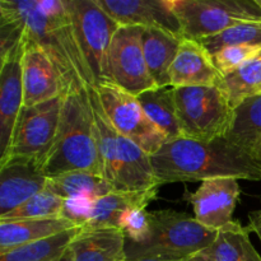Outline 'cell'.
<instances>
[{
	"label": "cell",
	"instance_id": "1",
	"mask_svg": "<svg viewBox=\"0 0 261 261\" xmlns=\"http://www.w3.org/2000/svg\"><path fill=\"white\" fill-rule=\"evenodd\" d=\"M0 22L15 25L24 40L47 54L60 75L63 96L93 86L65 0H0Z\"/></svg>",
	"mask_w": 261,
	"mask_h": 261
},
{
	"label": "cell",
	"instance_id": "2",
	"mask_svg": "<svg viewBox=\"0 0 261 261\" xmlns=\"http://www.w3.org/2000/svg\"><path fill=\"white\" fill-rule=\"evenodd\" d=\"M157 185L233 177L261 180V165L226 137L201 142L188 138L167 142L150 155Z\"/></svg>",
	"mask_w": 261,
	"mask_h": 261
},
{
	"label": "cell",
	"instance_id": "3",
	"mask_svg": "<svg viewBox=\"0 0 261 261\" xmlns=\"http://www.w3.org/2000/svg\"><path fill=\"white\" fill-rule=\"evenodd\" d=\"M74 171L102 176L88 87L63 96L58 134L45 165L47 177Z\"/></svg>",
	"mask_w": 261,
	"mask_h": 261
},
{
	"label": "cell",
	"instance_id": "4",
	"mask_svg": "<svg viewBox=\"0 0 261 261\" xmlns=\"http://www.w3.org/2000/svg\"><path fill=\"white\" fill-rule=\"evenodd\" d=\"M94 116L102 177L115 191H143L158 188L150 155L142 147L119 134L105 115L97 92L88 87Z\"/></svg>",
	"mask_w": 261,
	"mask_h": 261
},
{
	"label": "cell",
	"instance_id": "5",
	"mask_svg": "<svg viewBox=\"0 0 261 261\" xmlns=\"http://www.w3.org/2000/svg\"><path fill=\"white\" fill-rule=\"evenodd\" d=\"M149 224L150 232L145 241H126L127 259L188 261L206 249L218 234V231L206 228L194 217L170 209L149 212Z\"/></svg>",
	"mask_w": 261,
	"mask_h": 261
},
{
	"label": "cell",
	"instance_id": "6",
	"mask_svg": "<svg viewBox=\"0 0 261 261\" xmlns=\"http://www.w3.org/2000/svg\"><path fill=\"white\" fill-rule=\"evenodd\" d=\"M182 138L209 140L226 137L233 121L234 106L222 86L173 88Z\"/></svg>",
	"mask_w": 261,
	"mask_h": 261
},
{
	"label": "cell",
	"instance_id": "7",
	"mask_svg": "<svg viewBox=\"0 0 261 261\" xmlns=\"http://www.w3.org/2000/svg\"><path fill=\"white\" fill-rule=\"evenodd\" d=\"M171 5L189 40L211 37L240 23L261 22L259 0H171Z\"/></svg>",
	"mask_w": 261,
	"mask_h": 261
},
{
	"label": "cell",
	"instance_id": "8",
	"mask_svg": "<svg viewBox=\"0 0 261 261\" xmlns=\"http://www.w3.org/2000/svg\"><path fill=\"white\" fill-rule=\"evenodd\" d=\"M65 4L93 86L110 82L109 53L120 24L99 7L97 0H65Z\"/></svg>",
	"mask_w": 261,
	"mask_h": 261
},
{
	"label": "cell",
	"instance_id": "9",
	"mask_svg": "<svg viewBox=\"0 0 261 261\" xmlns=\"http://www.w3.org/2000/svg\"><path fill=\"white\" fill-rule=\"evenodd\" d=\"M61 107L63 97L35 106H23L7 157L0 165L17 158L38 163L45 170L46 161L58 134Z\"/></svg>",
	"mask_w": 261,
	"mask_h": 261
},
{
	"label": "cell",
	"instance_id": "10",
	"mask_svg": "<svg viewBox=\"0 0 261 261\" xmlns=\"http://www.w3.org/2000/svg\"><path fill=\"white\" fill-rule=\"evenodd\" d=\"M105 115L119 134L129 138L149 155L167 143V138L148 119L137 96L112 82L93 86Z\"/></svg>",
	"mask_w": 261,
	"mask_h": 261
},
{
	"label": "cell",
	"instance_id": "11",
	"mask_svg": "<svg viewBox=\"0 0 261 261\" xmlns=\"http://www.w3.org/2000/svg\"><path fill=\"white\" fill-rule=\"evenodd\" d=\"M142 35L143 27L120 25L109 53L110 82L134 96L157 87L145 63Z\"/></svg>",
	"mask_w": 261,
	"mask_h": 261
},
{
	"label": "cell",
	"instance_id": "12",
	"mask_svg": "<svg viewBox=\"0 0 261 261\" xmlns=\"http://www.w3.org/2000/svg\"><path fill=\"white\" fill-rule=\"evenodd\" d=\"M240 194L241 189L237 178L218 177L203 181L189 198L194 209V218L214 231L232 228L240 223L233 219Z\"/></svg>",
	"mask_w": 261,
	"mask_h": 261
},
{
	"label": "cell",
	"instance_id": "13",
	"mask_svg": "<svg viewBox=\"0 0 261 261\" xmlns=\"http://www.w3.org/2000/svg\"><path fill=\"white\" fill-rule=\"evenodd\" d=\"M97 3L120 25L161 28L184 37L171 0H97Z\"/></svg>",
	"mask_w": 261,
	"mask_h": 261
},
{
	"label": "cell",
	"instance_id": "14",
	"mask_svg": "<svg viewBox=\"0 0 261 261\" xmlns=\"http://www.w3.org/2000/svg\"><path fill=\"white\" fill-rule=\"evenodd\" d=\"M47 180L42 166L32 161L13 158L0 165V217L45 190Z\"/></svg>",
	"mask_w": 261,
	"mask_h": 261
},
{
	"label": "cell",
	"instance_id": "15",
	"mask_svg": "<svg viewBox=\"0 0 261 261\" xmlns=\"http://www.w3.org/2000/svg\"><path fill=\"white\" fill-rule=\"evenodd\" d=\"M22 74L24 106H35L63 97L58 69L40 46L28 40H24Z\"/></svg>",
	"mask_w": 261,
	"mask_h": 261
},
{
	"label": "cell",
	"instance_id": "16",
	"mask_svg": "<svg viewBox=\"0 0 261 261\" xmlns=\"http://www.w3.org/2000/svg\"><path fill=\"white\" fill-rule=\"evenodd\" d=\"M24 47L2 61L0 69V162L7 157L20 110L24 106L22 56Z\"/></svg>",
	"mask_w": 261,
	"mask_h": 261
},
{
	"label": "cell",
	"instance_id": "17",
	"mask_svg": "<svg viewBox=\"0 0 261 261\" xmlns=\"http://www.w3.org/2000/svg\"><path fill=\"white\" fill-rule=\"evenodd\" d=\"M171 87L223 86V75L199 41L184 37L170 70Z\"/></svg>",
	"mask_w": 261,
	"mask_h": 261
},
{
	"label": "cell",
	"instance_id": "18",
	"mask_svg": "<svg viewBox=\"0 0 261 261\" xmlns=\"http://www.w3.org/2000/svg\"><path fill=\"white\" fill-rule=\"evenodd\" d=\"M126 237L120 228L83 229L69 251L73 261H124Z\"/></svg>",
	"mask_w": 261,
	"mask_h": 261
},
{
	"label": "cell",
	"instance_id": "19",
	"mask_svg": "<svg viewBox=\"0 0 261 261\" xmlns=\"http://www.w3.org/2000/svg\"><path fill=\"white\" fill-rule=\"evenodd\" d=\"M182 38L161 28H143V53L150 76L157 87H171L170 70Z\"/></svg>",
	"mask_w": 261,
	"mask_h": 261
},
{
	"label": "cell",
	"instance_id": "20",
	"mask_svg": "<svg viewBox=\"0 0 261 261\" xmlns=\"http://www.w3.org/2000/svg\"><path fill=\"white\" fill-rule=\"evenodd\" d=\"M158 188L143 191H111L93 203L91 218L83 229L119 228L120 217L132 208L145 209L157 198Z\"/></svg>",
	"mask_w": 261,
	"mask_h": 261
},
{
	"label": "cell",
	"instance_id": "21",
	"mask_svg": "<svg viewBox=\"0 0 261 261\" xmlns=\"http://www.w3.org/2000/svg\"><path fill=\"white\" fill-rule=\"evenodd\" d=\"M76 227L63 217L22 221H0V254L14 247L47 239Z\"/></svg>",
	"mask_w": 261,
	"mask_h": 261
},
{
	"label": "cell",
	"instance_id": "22",
	"mask_svg": "<svg viewBox=\"0 0 261 261\" xmlns=\"http://www.w3.org/2000/svg\"><path fill=\"white\" fill-rule=\"evenodd\" d=\"M249 227L241 223L218 231L216 240L188 261H261L250 240Z\"/></svg>",
	"mask_w": 261,
	"mask_h": 261
},
{
	"label": "cell",
	"instance_id": "23",
	"mask_svg": "<svg viewBox=\"0 0 261 261\" xmlns=\"http://www.w3.org/2000/svg\"><path fill=\"white\" fill-rule=\"evenodd\" d=\"M137 98L148 119L165 134L167 142L182 138L172 87H155Z\"/></svg>",
	"mask_w": 261,
	"mask_h": 261
},
{
	"label": "cell",
	"instance_id": "24",
	"mask_svg": "<svg viewBox=\"0 0 261 261\" xmlns=\"http://www.w3.org/2000/svg\"><path fill=\"white\" fill-rule=\"evenodd\" d=\"M46 188L61 199H91L97 200L115 191L101 175L86 171H74L48 177Z\"/></svg>",
	"mask_w": 261,
	"mask_h": 261
},
{
	"label": "cell",
	"instance_id": "25",
	"mask_svg": "<svg viewBox=\"0 0 261 261\" xmlns=\"http://www.w3.org/2000/svg\"><path fill=\"white\" fill-rule=\"evenodd\" d=\"M82 227L14 247L0 254V261H56L69 250L73 240L81 233Z\"/></svg>",
	"mask_w": 261,
	"mask_h": 261
},
{
	"label": "cell",
	"instance_id": "26",
	"mask_svg": "<svg viewBox=\"0 0 261 261\" xmlns=\"http://www.w3.org/2000/svg\"><path fill=\"white\" fill-rule=\"evenodd\" d=\"M226 138L246 152H251L261 138V94L246 98L234 107L233 121Z\"/></svg>",
	"mask_w": 261,
	"mask_h": 261
},
{
	"label": "cell",
	"instance_id": "27",
	"mask_svg": "<svg viewBox=\"0 0 261 261\" xmlns=\"http://www.w3.org/2000/svg\"><path fill=\"white\" fill-rule=\"evenodd\" d=\"M223 86L234 107L246 98L261 94V56L224 76Z\"/></svg>",
	"mask_w": 261,
	"mask_h": 261
},
{
	"label": "cell",
	"instance_id": "28",
	"mask_svg": "<svg viewBox=\"0 0 261 261\" xmlns=\"http://www.w3.org/2000/svg\"><path fill=\"white\" fill-rule=\"evenodd\" d=\"M64 199L47 188L25 201L14 211L0 217V221H22V219H43L60 217Z\"/></svg>",
	"mask_w": 261,
	"mask_h": 261
},
{
	"label": "cell",
	"instance_id": "29",
	"mask_svg": "<svg viewBox=\"0 0 261 261\" xmlns=\"http://www.w3.org/2000/svg\"><path fill=\"white\" fill-rule=\"evenodd\" d=\"M211 55L231 46L261 43V22H245L222 31L218 35L199 40Z\"/></svg>",
	"mask_w": 261,
	"mask_h": 261
},
{
	"label": "cell",
	"instance_id": "30",
	"mask_svg": "<svg viewBox=\"0 0 261 261\" xmlns=\"http://www.w3.org/2000/svg\"><path fill=\"white\" fill-rule=\"evenodd\" d=\"M261 56V43H247V45L231 46L213 54L212 59L223 78L233 73L249 61Z\"/></svg>",
	"mask_w": 261,
	"mask_h": 261
},
{
	"label": "cell",
	"instance_id": "31",
	"mask_svg": "<svg viewBox=\"0 0 261 261\" xmlns=\"http://www.w3.org/2000/svg\"><path fill=\"white\" fill-rule=\"evenodd\" d=\"M119 228L124 232L126 241L140 244L149 236V212L142 208L127 209L119 221Z\"/></svg>",
	"mask_w": 261,
	"mask_h": 261
},
{
	"label": "cell",
	"instance_id": "32",
	"mask_svg": "<svg viewBox=\"0 0 261 261\" xmlns=\"http://www.w3.org/2000/svg\"><path fill=\"white\" fill-rule=\"evenodd\" d=\"M94 200L91 199H66L64 200L60 217L68 219L76 227H84L91 218Z\"/></svg>",
	"mask_w": 261,
	"mask_h": 261
},
{
	"label": "cell",
	"instance_id": "33",
	"mask_svg": "<svg viewBox=\"0 0 261 261\" xmlns=\"http://www.w3.org/2000/svg\"><path fill=\"white\" fill-rule=\"evenodd\" d=\"M249 229L251 232H255L261 241V209L259 211L251 212L249 214Z\"/></svg>",
	"mask_w": 261,
	"mask_h": 261
},
{
	"label": "cell",
	"instance_id": "34",
	"mask_svg": "<svg viewBox=\"0 0 261 261\" xmlns=\"http://www.w3.org/2000/svg\"><path fill=\"white\" fill-rule=\"evenodd\" d=\"M250 154L252 155V157L255 158V160L257 161V162L261 165V138L259 140L256 142V144L254 145V148L251 149V152H250Z\"/></svg>",
	"mask_w": 261,
	"mask_h": 261
},
{
	"label": "cell",
	"instance_id": "35",
	"mask_svg": "<svg viewBox=\"0 0 261 261\" xmlns=\"http://www.w3.org/2000/svg\"><path fill=\"white\" fill-rule=\"evenodd\" d=\"M56 261H73V256H71V252L68 250V251H66L65 254H64L63 256L60 257V259H58Z\"/></svg>",
	"mask_w": 261,
	"mask_h": 261
},
{
	"label": "cell",
	"instance_id": "36",
	"mask_svg": "<svg viewBox=\"0 0 261 261\" xmlns=\"http://www.w3.org/2000/svg\"><path fill=\"white\" fill-rule=\"evenodd\" d=\"M124 261H162V260H155V259H125Z\"/></svg>",
	"mask_w": 261,
	"mask_h": 261
},
{
	"label": "cell",
	"instance_id": "37",
	"mask_svg": "<svg viewBox=\"0 0 261 261\" xmlns=\"http://www.w3.org/2000/svg\"><path fill=\"white\" fill-rule=\"evenodd\" d=\"M259 3H260V5H261V0H259Z\"/></svg>",
	"mask_w": 261,
	"mask_h": 261
}]
</instances>
